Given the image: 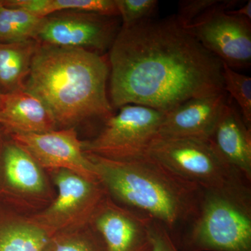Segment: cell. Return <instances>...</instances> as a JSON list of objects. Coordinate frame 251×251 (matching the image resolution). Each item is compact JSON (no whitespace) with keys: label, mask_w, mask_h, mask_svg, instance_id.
Here are the masks:
<instances>
[{"label":"cell","mask_w":251,"mask_h":251,"mask_svg":"<svg viewBox=\"0 0 251 251\" xmlns=\"http://www.w3.org/2000/svg\"><path fill=\"white\" fill-rule=\"evenodd\" d=\"M52 112L42 100L23 90L1 95L0 131L11 135L57 130Z\"/></svg>","instance_id":"cell-15"},{"label":"cell","mask_w":251,"mask_h":251,"mask_svg":"<svg viewBox=\"0 0 251 251\" xmlns=\"http://www.w3.org/2000/svg\"><path fill=\"white\" fill-rule=\"evenodd\" d=\"M222 0H182L179 1L177 14L175 15L183 27L190 25L209 10L215 7Z\"/></svg>","instance_id":"cell-23"},{"label":"cell","mask_w":251,"mask_h":251,"mask_svg":"<svg viewBox=\"0 0 251 251\" xmlns=\"http://www.w3.org/2000/svg\"><path fill=\"white\" fill-rule=\"evenodd\" d=\"M53 193L46 171L0 131V203L23 215H34L52 202Z\"/></svg>","instance_id":"cell-6"},{"label":"cell","mask_w":251,"mask_h":251,"mask_svg":"<svg viewBox=\"0 0 251 251\" xmlns=\"http://www.w3.org/2000/svg\"><path fill=\"white\" fill-rule=\"evenodd\" d=\"M118 113L104 123L93 139L82 141L87 154L126 161L148 154L150 145L158 136L166 112L144 105H124Z\"/></svg>","instance_id":"cell-7"},{"label":"cell","mask_w":251,"mask_h":251,"mask_svg":"<svg viewBox=\"0 0 251 251\" xmlns=\"http://www.w3.org/2000/svg\"><path fill=\"white\" fill-rule=\"evenodd\" d=\"M182 251H251V184L204 189L199 215Z\"/></svg>","instance_id":"cell-4"},{"label":"cell","mask_w":251,"mask_h":251,"mask_svg":"<svg viewBox=\"0 0 251 251\" xmlns=\"http://www.w3.org/2000/svg\"><path fill=\"white\" fill-rule=\"evenodd\" d=\"M229 100L224 91L186 100L166 112L158 136L209 140Z\"/></svg>","instance_id":"cell-13"},{"label":"cell","mask_w":251,"mask_h":251,"mask_svg":"<svg viewBox=\"0 0 251 251\" xmlns=\"http://www.w3.org/2000/svg\"><path fill=\"white\" fill-rule=\"evenodd\" d=\"M229 14L234 15V16H240V17L245 18L251 21V1H248L244 6L239 8V9H229L227 10Z\"/></svg>","instance_id":"cell-25"},{"label":"cell","mask_w":251,"mask_h":251,"mask_svg":"<svg viewBox=\"0 0 251 251\" xmlns=\"http://www.w3.org/2000/svg\"><path fill=\"white\" fill-rule=\"evenodd\" d=\"M122 27H130L153 18L158 5L156 0H115Z\"/></svg>","instance_id":"cell-22"},{"label":"cell","mask_w":251,"mask_h":251,"mask_svg":"<svg viewBox=\"0 0 251 251\" xmlns=\"http://www.w3.org/2000/svg\"><path fill=\"white\" fill-rule=\"evenodd\" d=\"M9 136L22 146L44 171L68 170L98 181L92 162L82 150V141L77 138L75 128Z\"/></svg>","instance_id":"cell-12"},{"label":"cell","mask_w":251,"mask_h":251,"mask_svg":"<svg viewBox=\"0 0 251 251\" xmlns=\"http://www.w3.org/2000/svg\"><path fill=\"white\" fill-rule=\"evenodd\" d=\"M242 1L224 0L185 28L211 54L234 69L251 62V23L247 18L229 14Z\"/></svg>","instance_id":"cell-10"},{"label":"cell","mask_w":251,"mask_h":251,"mask_svg":"<svg viewBox=\"0 0 251 251\" xmlns=\"http://www.w3.org/2000/svg\"><path fill=\"white\" fill-rule=\"evenodd\" d=\"M152 221L118 204L106 193L89 225L101 238L108 251H151Z\"/></svg>","instance_id":"cell-11"},{"label":"cell","mask_w":251,"mask_h":251,"mask_svg":"<svg viewBox=\"0 0 251 251\" xmlns=\"http://www.w3.org/2000/svg\"><path fill=\"white\" fill-rule=\"evenodd\" d=\"M148 154L204 189L221 191L251 184L220 157L208 140L157 136Z\"/></svg>","instance_id":"cell-5"},{"label":"cell","mask_w":251,"mask_h":251,"mask_svg":"<svg viewBox=\"0 0 251 251\" xmlns=\"http://www.w3.org/2000/svg\"><path fill=\"white\" fill-rule=\"evenodd\" d=\"M115 16L67 10L44 18L35 40L44 45L86 50L107 55L121 29Z\"/></svg>","instance_id":"cell-9"},{"label":"cell","mask_w":251,"mask_h":251,"mask_svg":"<svg viewBox=\"0 0 251 251\" xmlns=\"http://www.w3.org/2000/svg\"><path fill=\"white\" fill-rule=\"evenodd\" d=\"M2 4L24 10L39 18L67 10L120 17L115 0H2Z\"/></svg>","instance_id":"cell-18"},{"label":"cell","mask_w":251,"mask_h":251,"mask_svg":"<svg viewBox=\"0 0 251 251\" xmlns=\"http://www.w3.org/2000/svg\"><path fill=\"white\" fill-rule=\"evenodd\" d=\"M39 43L34 39L22 42L0 43V94L25 90L31 62Z\"/></svg>","instance_id":"cell-17"},{"label":"cell","mask_w":251,"mask_h":251,"mask_svg":"<svg viewBox=\"0 0 251 251\" xmlns=\"http://www.w3.org/2000/svg\"><path fill=\"white\" fill-rule=\"evenodd\" d=\"M57 194L45 209L31 218L49 234L75 230L88 226L97 206L106 195L96 180L68 170L50 172Z\"/></svg>","instance_id":"cell-8"},{"label":"cell","mask_w":251,"mask_h":251,"mask_svg":"<svg viewBox=\"0 0 251 251\" xmlns=\"http://www.w3.org/2000/svg\"><path fill=\"white\" fill-rule=\"evenodd\" d=\"M223 64L224 90L229 94L240 108L243 121L251 128V78Z\"/></svg>","instance_id":"cell-21"},{"label":"cell","mask_w":251,"mask_h":251,"mask_svg":"<svg viewBox=\"0 0 251 251\" xmlns=\"http://www.w3.org/2000/svg\"><path fill=\"white\" fill-rule=\"evenodd\" d=\"M208 141L227 165L251 182V128L230 100Z\"/></svg>","instance_id":"cell-14"},{"label":"cell","mask_w":251,"mask_h":251,"mask_svg":"<svg viewBox=\"0 0 251 251\" xmlns=\"http://www.w3.org/2000/svg\"><path fill=\"white\" fill-rule=\"evenodd\" d=\"M109 76L107 55L39 44L25 90L44 102L58 129L75 128L94 119L105 123L114 115Z\"/></svg>","instance_id":"cell-3"},{"label":"cell","mask_w":251,"mask_h":251,"mask_svg":"<svg viewBox=\"0 0 251 251\" xmlns=\"http://www.w3.org/2000/svg\"><path fill=\"white\" fill-rule=\"evenodd\" d=\"M151 251H182L161 224L152 221L151 227Z\"/></svg>","instance_id":"cell-24"},{"label":"cell","mask_w":251,"mask_h":251,"mask_svg":"<svg viewBox=\"0 0 251 251\" xmlns=\"http://www.w3.org/2000/svg\"><path fill=\"white\" fill-rule=\"evenodd\" d=\"M43 21L24 10L4 6L0 0V43L35 40Z\"/></svg>","instance_id":"cell-19"},{"label":"cell","mask_w":251,"mask_h":251,"mask_svg":"<svg viewBox=\"0 0 251 251\" xmlns=\"http://www.w3.org/2000/svg\"><path fill=\"white\" fill-rule=\"evenodd\" d=\"M1 95L0 94V107H1Z\"/></svg>","instance_id":"cell-26"},{"label":"cell","mask_w":251,"mask_h":251,"mask_svg":"<svg viewBox=\"0 0 251 251\" xmlns=\"http://www.w3.org/2000/svg\"><path fill=\"white\" fill-rule=\"evenodd\" d=\"M41 251H108L100 236L88 225L51 236Z\"/></svg>","instance_id":"cell-20"},{"label":"cell","mask_w":251,"mask_h":251,"mask_svg":"<svg viewBox=\"0 0 251 251\" xmlns=\"http://www.w3.org/2000/svg\"><path fill=\"white\" fill-rule=\"evenodd\" d=\"M49 237L29 216L0 203V251H41Z\"/></svg>","instance_id":"cell-16"},{"label":"cell","mask_w":251,"mask_h":251,"mask_svg":"<svg viewBox=\"0 0 251 251\" xmlns=\"http://www.w3.org/2000/svg\"><path fill=\"white\" fill-rule=\"evenodd\" d=\"M86 155L114 201L161 224L181 249L199 215L202 188L148 154L126 161Z\"/></svg>","instance_id":"cell-2"},{"label":"cell","mask_w":251,"mask_h":251,"mask_svg":"<svg viewBox=\"0 0 251 251\" xmlns=\"http://www.w3.org/2000/svg\"><path fill=\"white\" fill-rule=\"evenodd\" d=\"M107 57L113 109L134 104L167 112L225 91L222 62L175 15L122 27Z\"/></svg>","instance_id":"cell-1"}]
</instances>
